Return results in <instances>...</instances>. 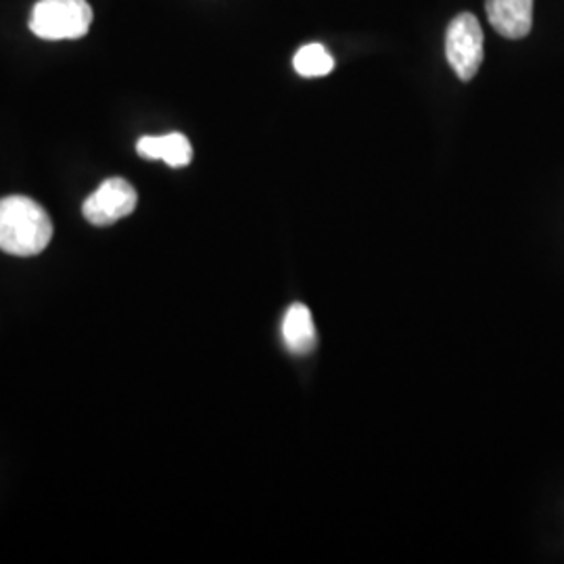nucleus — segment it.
Returning <instances> with one entry per match:
<instances>
[{"label":"nucleus","mask_w":564,"mask_h":564,"mask_svg":"<svg viewBox=\"0 0 564 564\" xmlns=\"http://www.w3.org/2000/svg\"><path fill=\"white\" fill-rule=\"evenodd\" d=\"M293 67L303 78H321L333 72L335 59L323 44H305L295 53Z\"/></svg>","instance_id":"8"},{"label":"nucleus","mask_w":564,"mask_h":564,"mask_svg":"<svg viewBox=\"0 0 564 564\" xmlns=\"http://www.w3.org/2000/svg\"><path fill=\"white\" fill-rule=\"evenodd\" d=\"M137 188L123 178H107L101 186L84 202L82 214L95 226H111L137 209Z\"/></svg>","instance_id":"4"},{"label":"nucleus","mask_w":564,"mask_h":564,"mask_svg":"<svg viewBox=\"0 0 564 564\" xmlns=\"http://www.w3.org/2000/svg\"><path fill=\"white\" fill-rule=\"evenodd\" d=\"M137 153L142 160H160L170 167H184L193 162L191 141L181 132H172L165 137H142L137 142Z\"/></svg>","instance_id":"7"},{"label":"nucleus","mask_w":564,"mask_h":564,"mask_svg":"<svg viewBox=\"0 0 564 564\" xmlns=\"http://www.w3.org/2000/svg\"><path fill=\"white\" fill-rule=\"evenodd\" d=\"M485 11L494 30L505 39L519 41L531 32L533 0H485Z\"/></svg>","instance_id":"5"},{"label":"nucleus","mask_w":564,"mask_h":564,"mask_svg":"<svg viewBox=\"0 0 564 564\" xmlns=\"http://www.w3.org/2000/svg\"><path fill=\"white\" fill-rule=\"evenodd\" d=\"M88 0H39L30 15V30L42 41H78L93 25Z\"/></svg>","instance_id":"2"},{"label":"nucleus","mask_w":564,"mask_h":564,"mask_svg":"<svg viewBox=\"0 0 564 564\" xmlns=\"http://www.w3.org/2000/svg\"><path fill=\"white\" fill-rule=\"evenodd\" d=\"M282 339L289 347V351L295 356H307L314 351V347L318 343V335H316L314 318H312V312L307 310V305L293 303L289 307V312L284 314V321H282Z\"/></svg>","instance_id":"6"},{"label":"nucleus","mask_w":564,"mask_h":564,"mask_svg":"<svg viewBox=\"0 0 564 564\" xmlns=\"http://www.w3.org/2000/svg\"><path fill=\"white\" fill-rule=\"evenodd\" d=\"M445 57L458 78L473 80L484 63V30L473 13H460L447 25Z\"/></svg>","instance_id":"3"},{"label":"nucleus","mask_w":564,"mask_h":564,"mask_svg":"<svg viewBox=\"0 0 564 564\" xmlns=\"http://www.w3.org/2000/svg\"><path fill=\"white\" fill-rule=\"evenodd\" d=\"M53 239L51 216L30 197L0 199V249L9 256L30 258L42 253Z\"/></svg>","instance_id":"1"}]
</instances>
